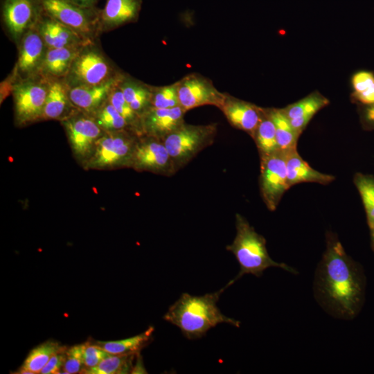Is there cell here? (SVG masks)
<instances>
[{"instance_id":"f1b7e54d","label":"cell","mask_w":374,"mask_h":374,"mask_svg":"<svg viewBox=\"0 0 374 374\" xmlns=\"http://www.w3.org/2000/svg\"><path fill=\"white\" fill-rule=\"evenodd\" d=\"M139 354V353H138ZM137 354L112 355L104 358L97 366L83 370L84 374H126L132 372Z\"/></svg>"},{"instance_id":"74e56055","label":"cell","mask_w":374,"mask_h":374,"mask_svg":"<svg viewBox=\"0 0 374 374\" xmlns=\"http://www.w3.org/2000/svg\"><path fill=\"white\" fill-rule=\"evenodd\" d=\"M16 79L12 72H11L6 79L1 82L0 87V102H2L12 93Z\"/></svg>"},{"instance_id":"ffe728a7","label":"cell","mask_w":374,"mask_h":374,"mask_svg":"<svg viewBox=\"0 0 374 374\" xmlns=\"http://www.w3.org/2000/svg\"><path fill=\"white\" fill-rule=\"evenodd\" d=\"M329 104V100L318 91H314L301 100L283 108L292 127L300 134L312 117Z\"/></svg>"},{"instance_id":"52a82bcc","label":"cell","mask_w":374,"mask_h":374,"mask_svg":"<svg viewBox=\"0 0 374 374\" xmlns=\"http://www.w3.org/2000/svg\"><path fill=\"white\" fill-rule=\"evenodd\" d=\"M44 13L69 27L88 42H96L101 33L100 9L84 8L68 0H41Z\"/></svg>"},{"instance_id":"5b68a950","label":"cell","mask_w":374,"mask_h":374,"mask_svg":"<svg viewBox=\"0 0 374 374\" xmlns=\"http://www.w3.org/2000/svg\"><path fill=\"white\" fill-rule=\"evenodd\" d=\"M217 124L183 123L162 140L176 172L185 166L204 148L214 143Z\"/></svg>"},{"instance_id":"9a60e30c","label":"cell","mask_w":374,"mask_h":374,"mask_svg":"<svg viewBox=\"0 0 374 374\" xmlns=\"http://www.w3.org/2000/svg\"><path fill=\"white\" fill-rule=\"evenodd\" d=\"M220 109L232 127L247 132L252 138L264 113V108L227 93Z\"/></svg>"},{"instance_id":"e575fe53","label":"cell","mask_w":374,"mask_h":374,"mask_svg":"<svg viewBox=\"0 0 374 374\" xmlns=\"http://www.w3.org/2000/svg\"><path fill=\"white\" fill-rule=\"evenodd\" d=\"M84 344L74 345L66 350V359L61 373H81L83 370Z\"/></svg>"},{"instance_id":"e0dca14e","label":"cell","mask_w":374,"mask_h":374,"mask_svg":"<svg viewBox=\"0 0 374 374\" xmlns=\"http://www.w3.org/2000/svg\"><path fill=\"white\" fill-rule=\"evenodd\" d=\"M123 72L103 84L68 88L71 103L78 110L92 116L108 100L112 89L119 83Z\"/></svg>"},{"instance_id":"44dd1931","label":"cell","mask_w":374,"mask_h":374,"mask_svg":"<svg viewBox=\"0 0 374 374\" xmlns=\"http://www.w3.org/2000/svg\"><path fill=\"white\" fill-rule=\"evenodd\" d=\"M77 109L71 103L64 79L49 80L42 121H62Z\"/></svg>"},{"instance_id":"d590c367","label":"cell","mask_w":374,"mask_h":374,"mask_svg":"<svg viewBox=\"0 0 374 374\" xmlns=\"http://www.w3.org/2000/svg\"><path fill=\"white\" fill-rule=\"evenodd\" d=\"M110 354L105 351L100 345L84 343L83 359L84 368L89 369L97 366L104 358ZM82 370V371H83Z\"/></svg>"},{"instance_id":"9c48e42d","label":"cell","mask_w":374,"mask_h":374,"mask_svg":"<svg viewBox=\"0 0 374 374\" xmlns=\"http://www.w3.org/2000/svg\"><path fill=\"white\" fill-rule=\"evenodd\" d=\"M60 121L75 158L84 165L105 132L92 116L78 109Z\"/></svg>"},{"instance_id":"b9f144b4","label":"cell","mask_w":374,"mask_h":374,"mask_svg":"<svg viewBox=\"0 0 374 374\" xmlns=\"http://www.w3.org/2000/svg\"><path fill=\"white\" fill-rule=\"evenodd\" d=\"M372 237H373V244H374V233H372Z\"/></svg>"},{"instance_id":"d6986e66","label":"cell","mask_w":374,"mask_h":374,"mask_svg":"<svg viewBox=\"0 0 374 374\" xmlns=\"http://www.w3.org/2000/svg\"><path fill=\"white\" fill-rule=\"evenodd\" d=\"M37 26L48 48L83 46L91 43L44 12L39 17Z\"/></svg>"},{"instance_id":"f546056e","label":"cell","mask_w":374,"mask_h":374,"mask_svg":"<svg viewBox=\"0 0 374 374\" xmlns=\"http://www.w3.org/2000/svg\"><path fill=\"white\" fill-rule=\"evenodd\" d=\"M352 98L359 104L366 106L374 104V73L361 70L351 78Z\"/></svg>"},{"instance_id":"f35d334b","label":"cell","mask_w":374,"mask_h":374,"mask_svg":"<svg viewBox=\"0 0 374 374\" xmlns=\"http://www.w3.org/2000/svg\"><path fill=\"white\" fill-rule=\"evenodd\" d=\"M362 121L366 128L374 130V104L364 107Z\"/></svg>"},{"instance_id":"1f68e13d","label":"cell","mask_w":374,"mask_h":374,"mask_svg":"<svg viewBox=\"0 0 374 374\" xmlns=\"http://www.w3.org/2000/svg\"><path fill=\"white\" fill-rule=\"evenodd\" d=\"M354 184L362 197L368 226L374 233V177L357 173L354 177Z\"/></svg>"},{"instance_id":"7402d4cb","label":"cell","mask_w":374,"mask_h":374,"mask_svg":"<svg viewBox=\"0 0 374 374\" xmlns=\"http://www.w3.org/2000/svg\"><path fill=\"white\" fill-rule=\"evenodd\" d=\"M84 46L47 48L38 75L47 80L64 79Z\"/></svg>"},{"instance_id":"2e32d148","label":"cell","mask_w":374,"mask_h":374,"mask_svg":"<svg viewBox=\"0 0 374 374\" xmlns=\"http://www.w3.org/2000/svg\"><path fill=\"white\" fill-rule=\"evenodd\" d=\"M186 112L181 106L168 109L150 108L141 116V136L163 139L185 123Z\"/></svg>"},{"instance_id":"60d3db41","label":"cell","mask_w":374,"mask_h":374,"mask_svg":"<svg viewBox=\"0 0 374 374\" xmlns=\"http://www.w3.org/2000/svg\"><path fill=\"white\" fill-rule=\"evenodd\" d=\"M139 355L140 354L139 353L136 355V363L135 366H133L131 373H147V371L143 366L141 357Z\"/></svg>"},{"instance_id":"ba28073f","label":"cell","mask_w":374,"mask_h":374,"mask_svg":"<svg viewBox=\"0 0 374 374\" xmlns=\"http://www.w3.org/2000/svg\"><path fill=\"white\" fill-rule=\"evenodd\" d=\"M48 87L49 80L39 75L15 83L12 94L17 126L42 121Z\"/></svg>"},{"instance_id":"6da1fadb","label":"cell","mask_w":374,"mask_h":374,"mask_svg":"<svg viewBox=\"0 0 374 374\" xmlns=\"http://www.w3.org/2000/svg\"><path fill=\"white\" fill-rule=\"evenodd\" d=\"M314 285L317 299L332 315L341 319L355 315L360 301V283L352 261L332 234L328 235Z\"/></svg>"},{"instance_id":"ab89813d","label":"cell","mask_w":374,"mask_h":374,"mask_svg":"<svg viewBox=\"0 0 374 374\" xmlns=\"http://www.w3.org/2000/svg\"><path fill=\"white\" fill-rule=\"evenodd\" d=\"M69 1L84 8H94L100 0H68Z\"/></svg>"},{"instance_id":"83f0119b","label":"cell","mask_w":374,"mask_h":374,"mask_svg":"<svg viewBox=\"0 0 374 374\" xmlns=\"http://www.w3.org/2000/svg\"><path fill=\"white\" fill-rule=\"evenodd\" d=\"M257 146L260 156L274 153L278 150V146L274 124L264 108L262 119L252 138Z\"/></svg>"},{"instance_id":"30bf717a","label":"cell","mask_w":374,"mask_h":374,"mask_svg":"<svg viewBox=\"0 0 374 374\" xmlns=\"http://www.w3.org/2000/svg\"><path fill=\"white\" fill-rule=\"evenodd\" d=\"M260 157V194L267 208L272 211L276 209L283 194L290 188L285 154L284 152L278 150Z\"/></svg>"},{"instance_id":"484cf974","label":"cell","mask_w":374,"mask_h":374,"mask_svg":"<svg viewBox=\"0 0 374 374\" xmlns=\"http://www.w3.org/2000/svg\"><path fill=\"white\" fill-rule=\"evenodd\" d=\"M64 348L53 340L39 344L29 353L17 373H40L50 358Z\"/></svg>"},{"instance_id":"8fae6325","label":"cell","mask_w":374,"mask_h":374,"mask_svg":"<svg viewBox=\"0 0 374 374\" xmlns=\"http://www.w3.org/2000/svg\"><path fill=\"white\" fill-rule=\"evenodd\" d=\"M1 19L11 39L19 45L43 13L41 0H1Z\"/></svg>"},{"instance_id":"4316f807","label":"cell","mask_w":374,"mask_h":374,"mask_svg":"<svg viewBox=\"0 0 374 374\" xmlns=\"http://www.w3.org/2000/svg\"><path fill=\"white\" fill-rule=\"evenodd\" d=\"M153 332L154 328L150 326L143 332L134 337L118 341H96V344L109 354H138L150 342Z\"/></svg>"},{"instance_id":"8d00e7d4","label":"cell","mask_w":374,"mask_h":374,"mask_svg":"<svg viewBox=\"0 0 374 374\" xmlns=\"http://www.w3.org/2000/svg\"><path fill=\"white\" fill-rule=\"evenodd\" d=\"M66 348L57 352L55 353L48 360L47 364L42 369L40 373L42 374H55L60 373L62 371V368L66 359Z\"/></svg>"},{"instance_id":"603a6c76","label":"cell","mask_w":374,"mask_h":374,"mask_svg":"<svg viewBox=\"0 0 374 374\" xmlns=\"http://www.w3.org/2000/svg\"><path fill=\"white\" fill-rule=\"evenodd\" d=\"M285 154L290 187L301 182L328 184L334 180L332 175L320 172L310 167L299 155L296 148L285 152Z\"/></svg>"},{"instance_id":"d4e9b609","label":"cell","mask_w":374,"mask_h":374,"mask_svg":"<svg viewBox=\"0 0 374 374\" xmlns=\"http://www.w3.org/2000/svg\"><path fill=\"white\" fill-rule=\"evenodd\" d=\"M267 110L275 126L279 150L285 152L296 149L300 134L292 127L283 109L267 108Z\"/></svg>"},{"instance_id":"4dcf8cb0","label":"cell","mask_w":374,"mask_h":374,"mask_svg":"<svg viewBox=\"0 0 374 374\" xmlns=\"http://www.w3.org/2000/svg\"><path fill=\"white\" fill-rule=\"evenodd\" d=\"M92 117L105 132L131 130L127 121L108 100Z\"/></svg>"},{"instance_id":"5bb4252c","label":"cell","mask_w":374,"mask_h":374,"mask_svg":"<svg viewBox=\"0 0 374 374\" xmlns=\"http://www.w3.org/2000/svg\"><path fill=\"white\" fill-rule=\"evenodd\" d=\"M18 46V57L12 70L16 82L38 76L47 47L38 30L37 24L21 38Z\"/></svg>"},{"instance_id":"d6a6232c","label":"cell","mask_w":374,"mask_h":374,"mask_svg":"<svg viewBox=\"0 0 374 374\" xmlns=\"http://www.w3.org/2000/svg\"><path fill=\"white\" fill-rule=\"evenodd\" d=\"M108 100L127 121L130 129L139 136H141V117L127 102L118 85L111 91Z\"/></svg>"},{"instance_id":"3957f363","label":"cell","mask_w":374,"mask_h":374,"mask_svg":"<svg viewBox=\"0 0 374 374\" xmlns=\"http://www.w3.org/2000/svg\"><path fill=\"white\" fill-rule=\"evenodd\" d=\"M235 238L226 249L235 256L240 269L234 279L227 284L229 286L244 274L260 277L265 269L272 267L283 269L292 274L297 273L293 267L271 258L265 238L258 233L249 222L238 213L235 214Z\"/></svg>"},{"instance_id":"836d02e7","label":"cell","mask_w":374,"mask_h":374,"mask_svg":"<svg viewBox=\"0 0 374 374\" xmlns=\"http://www.w3.org/2000/svg\"><path fill=\"white\" fill-rule=\"evenodd\" d=\"M179 106L177 81L165 86H152L151 107L168 109Z\"/></svg>"},{"instance_id":"ac0fdd59","label":"cell","mask_w":374,"mask_h":374,"mask_svg":"<svg viewBox=\"0 0 374 374\" xmlns=\"http://www.w3.org/2000/svg\"><path fill=\"white\" fill-rule=\"evenodd\" d=\"M142 3V0H106L100 12L101 33L136 22Z\"/></svg>"},{"instance_id":"8992f818","label":"cell","mask_w":374,"mask_h":374,"mask_svg":"<svg viewBox=\"0 0 374 374\" xmlns=\"http://www.w3.org/2000/svg\"><path fill=\"white\" fill-rule=\"evenodd\" d=\"M139 136L131 130L105 132L84 163L85 168L111 170L131 167Z\"/></svg>"},{"instance_id":"7c38bea8","label":"cell","mask_w":374,"mask_h":374,"mask_svg":"<svg viewBox=\"0 0 374 374\" xmlns=\"http://www.w3.org/2000/svg\"><path fill=\"white\" fill-rule=\"evenodd\" d=\"M177 84L179 106L186 112L204 105L220 109L224 103L226 93L220 91L211 80L199 73L187 74Z\"/></svg>"},{"instance_id":"cb8c5ba5","label":"cell","mask_w":374,"mask_h":374,"mask_svg":"<svg viewBox=\"0 0 374 374\" xmlns=\"http://www.w3.org/2000/svg\"><path fill=\"white\" fill-rule=\"evenodd\" d=\"M118 86L127 102L140 117L151 108V85L123 73Z\"/></svg>"},{"instance_id":"277c9868","label":"cell","mask_w":374,"mask_h":374,"mask_svg":"<svg viewBox=\"0 0 374 374\" xmlns=\"http://www.w3.org/2000/svg\"><path fill=\"white\" fill-rule=\"evenodd\" d=\"M96 42L85 44L73 60L64 78L68 88L98 85L121 73Z\"/></svg>"},{"instance_id":"7a4b0ae2","label":"cell","mask_w":374,"mask_h":374,"mask_svg":"<svg viewBox=\"0 0 374 374\" xmlns=\"http://www.w3.org/2000/svg\"><path fill=\"white\" fill-rule=\"evenodd\" d=\"M229 287L202 296L183 293L169 308L163 319L178 327L188 339L202 337L212 328L225 323L240 327V322L223 314L217 305L221 294Z\"/></svg>"},{"instance_id":"4fadbf2b","label":"cell","mask_w":374,"mask_h":374,"mask_svg":"<svg viewBox=\"0 0 374 374\" xmlns=\"http://www.w3.org/2000/svg\"><path fill=\"white\" fill-rule=\"evenodd\" d=\"M131 167L137 171H147L167 177L176 172L163 140L145 135L139 136Z\"/></svg>"}]
</instances>
